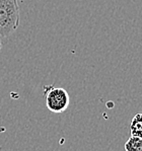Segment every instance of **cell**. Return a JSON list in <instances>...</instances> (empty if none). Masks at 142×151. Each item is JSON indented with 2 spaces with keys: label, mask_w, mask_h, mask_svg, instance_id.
<instances>
[{
  "label": "cell",
  "mask_w": 142,
  "mask_h": 151,
  "mask_svg": "<svg viewBox=\"0 0 142 151\" xmlns=\"http://www.w3.org/2000/svg\"><path fill=\"white\" fill-rule=\"evenodd\" d=\"M1 49H2V42H1V37H0V52H1Z\"/></svg>",
  "instance_id": "5b68a950"
},
{
  "label": "cell",
  "mask_w": 142,
  "mask_h": 151,
  "mask_svg": "<svg viewBox=\"0 0 142 151\" xmlns=\"http://www.w3.org/2000/svg\"><path fill=\"white\" fill-rule=\"evenodd\" d=\"M125 151H142V138L131 136L125 143Z\"/></svg>",
  "instance_id": "277c9868"
},
{
  "label": "cell",
  "mask_w": 142,
  "mask_h": 151,
  "mask_svg": "<svg viewBox=\"0 0 142 151\" xmlns=\"http://www.w3.org/2000/svg\"><path fill=\"white\" fill-rule=\"evenodd\" d=\"M130 133L131 136L142 138V113H138L133 117L130 124Z\"/></svg>",
  "instance_id": "3957f363"
},
{
  "label": "cell",
  "mask_w": 142,
  "mask_h": 151,
  "mask_svg": "<svg viewBox=\"0 0 142 151\" xmlns=\"http://www.w3.org/2000/svg\"><path fill=\"white\" fill-rule=\"evenodd\" d=\"M17 0H0V37L7 38L19 27Z\"/></svg>",
  "instance_id": "6da1fadb"
},
{
  "label": "cell",
  "mask_w": 142,
  "mask_h": 151,
  "mask_svg": "<svg viewBox=\"0 0 142 151\" xmlns=\"http://www.w3.org/2000/svg\"><path fill=\"white\" fill-rule=\"evenodd\" d=\"M69 94L64 88L53 87L46 93V106L52 113L61 114L69 106Z\"/></svg>",
  "instance_id": "7a4b0ae2"
}]
</instances>
